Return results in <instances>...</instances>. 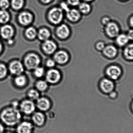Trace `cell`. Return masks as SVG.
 <instances>
[{
	"mask_svg": "<svg viewBox=\"0 0 133 133\" xmlns=\"http://www.w3.org/2000/svg\"><path fill=\"white\" fill-rule=\"evenodd\" d=\"M0 117L2 122L6 125L12 126L20 122L21 115L17 108L12 107L3 110Z\"/></svg>",
	"mask_w": 133,
	"mask_h": 133,
	"instance_id": "1",
	"label": "cell"
},
{
	"mask_svg": "<svg viewBox=\"0 0 133 133\" xmlns=\"http://www.w3.org/2000/svg\"><path fill=\"white\" fill-rule=\"evenodd\" d=\"M65 18V12L58 5L51 8L48 12V19L52 25H58L61 24Z\"/></svg>",
	"mask_w": 133,
	"mask_h": 133,
	"instance_id": "2",
	"label": "cell"
},
{
	"mask_svg": "<svg viewBox=\"0 0 133 133\" xmlns=\"http://www.w3.org/2000/svg\"><path fill=\"white\" fill-rule=\"evenodd\" d=\"M105 34L109 38H115L120 34V27L117 22L111 21L105 26Z\"/></svg>",
	"mask_w": 133,
	"mask_h": 133,
	"instance_id": "3",
	"label": "cell"
},
{
	"mask_svg": "<svg viewBox=\"0 0 133 133\" xmlns=\"http://www.w3.org/2000/svg\"><path fill=\"white\" fill-rule=\"evenodd\" d=\"M82 15L76 8H71L65 13V18L72 23L78 22L81 20Z\"/></svg>",
	"mask_w": 133,
	"mask_h": 133,
	"instance_id": "4",
	"label": "cell"
},
{
	"mask_svg": "<svg viewBox=\"0 0 133 133\" xmlns=\"http://www.w3.org/2000/svg\"><path fill=\"white\" fill-rule=\"evenodd\" d=\"M46 78L48 83L56 84L61 80V74L58 70L52 68L47 72Z\"/></svg>",
	"mask_w": 133,
	"mask_h": 133,
	"instance_id": "5",
	"label": "cell"
},
{
	"mask_svg": "<svg viewBox=\"0 0 133 133\" xmlns=\"http://www.w3.org/2000/svg\"><path fill=\"white\" fill-rule=\"evenodd\" d=\"M105 72L108 78L112 81L116 80L121 76L122 70L118 65H111L107 68Z\"/></svg>",
	"mask_w": 133,
	"mask_h": 133,
	"instance_id": "6",
	"label": "cell"
},
{
	"mask_svg": "<svg viewBox=\"0 0 133 133\" xmlns=\"http://www.w3.org/2000/svg\"><path fill=\"white\" fill-rule=\"evenodd\" d=\"M56 36L61 39H65L69 36L71 33L70 28L65 23H62L58 25L55 30Z\"/></svg>",
	"mask_w": 133,
	"mask_h": 133,
	"instance_id": "7",
	"label": "cell"
},
{
	"mask_svg": "<svg viewBox=\"0 0 133 133\" xmlns=\"http://www.w3.org/2000/svg\"><path fill=\"white\" fill-rule=\"evenodd\" d=\"M40 61V58L36 55L29 54L25 58V65L29 69H35L38 67Z\"/></svg>",
	"mask_w": 133,
	"mask_h": 133,
	"instance_id": "8",
	"label": "cell"
},
{
	"mask_svg": "<svg viewBox=\"0 0 133 133\" xmlns=\"http://www.w3.org/2000/svg\"><path fill=\"white\" fill-rule=\"evenodd\" d=\"M69 55L66 51L60 50L55 51L54 55V60L55 63L59 64L64 65L67 63L69 60Z\"/></svg>",
	"mask_w": 133,
	"mask_h": 133,
	"instance_id": "9",
	"label": "cell"
},
{
	"mask_svg": "<svg viewBox=\"0 0 133 133\" xmlns=\"http://www.w3.org/2000/svg\"><path fill=\"white\" fill-rule=\"evenodd\" d=\"M100 87L103 93L109 94L114 90L115 85L113 81L109 78H104L100 83Z\"/></svg>",
	"mask_w": 133,
	"mask_h": 133,
	"instance_id": "10",
	"label": "cell"
},
{
	"mask_svg": "<svg viewBox=\"0 0 133 133\" xmlns=\"http://www.w3.org/2000/svg\"><path fill=\"white\" fill-rule=\"evenodd\" d=\"M20 108L23 113L26 115H30L35 111L36 106L32 101L25 100L20 104Z\"/></svg>",
	"mask_w": 133,
	"mask_h": 133,
	"instance_id": "11",
	"label": "cell"
},
{
	"mask_svg": "<svg viewBox=\"0 0 133 133\" xmlns=\"http://www.w3.org/2000/svg\"><path fill=\"white\" fill-rule=\"evenodd\" d=\"M42 49L45 54L52 55L56 51L57 45L53 41L48 39L44 41L42 45Z\"/></svg>",
	"mask_w": 133,
	"mask_h": 133,
	"instance_id": "12",
	"label": "cell"
},
{
	"mask_svg": "<svg viewBox=\"0 0 133 133\" xmlns=\"http://www.w3.org/2000/svg\"><path fill=\"white\" fill-rule=\"evenodd\" d=\"M36 105L38 109L42 111H47L50 108L51 103L46 98H38L37 101Z\"/></svg>",
	"mask_w": 133,
	"mask_h": 133,
	"instance_id": "13",
	"label": "cell"
},
{
	"mask_svg": "<svg viewBox=\"0 0 133 133\" xmlns=\"http://www.w3.org/2000/svg\"><path fill=\"white\" fill-rule=\"evenodd\" d=\"M103 55L107 58H113L118 54V50L116 47L113 45H109L105 46L102 51Z\"/></svg>",
	"mask_w": 133,
	"mask_h": 133,
	"instance_id": "14",
	"label": "cell"
},
{
	"mask_svg": "<svg viewBox=\"0 0 133 133\" xmlns=\"http://www.w3.org/2000/svg\"><path fill=\"white\" fill-rule=\"evenodd\" d=\"M77 9L82 15H90L92 11V7L91 3L82 1L77 6Z\"/></svg>",
	"mask_w": 133,
	"mask_h": 133,
	"instance_id": "15",
	"label": "cell"
},
{
	"mask_svg": "<svg viewBox=\"0 0 133 133\" xmlns=\"http://www.w3.org/2000/svg\"><path fill=\"white\" fill-rule=\"evenodd\" d=\"M33 128V125L30 122H22L17 127L16 132L17 133H31Z\"/></svg>",
	"mask_w": 133,
	"mask_h": 133,
	"instance_id": "16",
	"label": "cell"
},
{
	"mask_svg": "<svg viewBox=\"0 0 133 133\" xmlns=\"http://www.w3.org/2000/svg\"><path fill=\"white\" fill-rule=\"evenodd\" d=\"M33 17L30 13L23 12L20 14L18 20L20 23L23 25H27L31 23L33 21Z\"/></svg>",
	"mask_w": 133,
	"mask_h": 133,
	"instance_id": "17",
	"label": "cell"
},
{
	"mask_svg": "<svg viewBox=\"0 0 133 133\" xmlns=\"http://www.w3.org/2000/svg\"><path fill=\"white\" fill-rule=\"evenodd\" d=\"M9 70L13 74L19 75L23 72V67L21 62L16 61L10 64Z\"/></svg>",
	"mask_w": 133,
	"mask_h": 133,
	"instance_id": "18",
	"label": "cell"
},
{
	"mask_svg": "<svg viewBox=\"0 0 133 133\" xmlns=\"http://www.w3.org/2000/svg\"><path fill=\"white\" fill-rule=\"evenodd\" d=\"M32 120L37 126H42L45 123V116L42 112H35L32 116Z\"/></svg>",
	"mask_w": 133,
	"mask_h": 133,
	"instance_id": "19",
	"label": "cell"
},
{
	"mask_svg": "<svg viewBox=\"0 0 133 133\" xmlns=\"http://www.w3.org/2000/svg\"><path fill=\"white\" fill-rule=\"evenodd\" d=\"M13 28L9 25H5L1 28V35L4 39H9L11 38L13 36Z\"/></svg>",
	"mask_w": 133,
	"mask_h": 133,
	"instance_id": "20",
	"label": "cell"
},
{
	"mask_svg": "<svg viewBox=\"0 0 133 133\" xmlns=\"http://www.w3.org/2000/svg\"><path fill=\"white\" fill-rule=\"evenodd\" d=\"M115 38L116 43L120 47L125 46L130 41L127 35L124 34H119Z\"/></svg>",
	"mask_w": 133,
	"mask_h": 133,
	"instance_id": "21",
	"label": "cell"
},
{
	"mask_svg": "<svg viewBox=\"0 0 133 133\" xmlns=\"http://www.w3.org/2000/svg\"><path fill=\"white\" fill-rule=\"evenodd\" d=\"M123 56L128 61H132L133 58V44L132 43L127 44L123 50Z\"/></svg>",
	"mask_w": 133,
	"mask_h": 133,
	"instance_id": "22",
	"label": "cell"
},
{
	"mask_svg": "<svg viewBox=\"0 0 133 133\" xmlns=\"http://www.w3.org/2000/svg\"><path fill=\"white\" fill-rule=\"evenodd\" d=\"M50 32L48 29L42 28L39 30L38 36L41 40L45 41L49 39L50 36Z\"/></svg>",
	"mask_w": 133,
	"mask_h": 133,
	"instance_id": "23",
	"label": "cell"
},
{
	"mask_svg": "<svg viewBox=\"0 0 133 133\" xmlns=\"http://www.w3.org/2000/svg\"><path fill=\"white\" fill-rule=\"evenodd\" d=\"M9 15L5 10L2 9L0 11V23H5L9 20Z\"/></svg>",
	"mask_w": 133,
	"mask_h": 133,
	"instance_id": "24",
	"label": "cell"
},
{
	"mask_svg": "<svg viewBox=\"0 0 133 133\" xmlns=\"http://www.w3.org/2000/svg\"><path fill=\"white\" fill-rule=\"evenodd\" d=\"M24 4V0H12L11 5L16 10H19L22 8Z\"/></svg>",
	"mask_w": 133,
	"mask_h": 133,
	"instance_id": "25",
	"label": "cell"
},
{
	"mask_svg": "<svg viewBox=\"0 0 133 133\" xmlns=\"http://www.w3.org/2000/svg\"><path fill=\"white\" fill-rule=\"evenodd\" d=\"M26 34L27 38L33 39L36 37L37 35V32L34 28L29 27L26 31Z\"/></svg>",
	"mask_w": 133,
	"mask_h": 133,
	"instance_id": "26",
	"label": "cell"
},
{
	"mask_svg": "<svg viewBox=\"0 0 133 133\" xmlns=\"http://www.w3.org/2000/svg\"><path fill=\"white\" fill-rule=\"evenodd\" d=\"M48 85L47 83L45 81L41 80L37 82L36 87L40 91H43L47 89Z\"/></svg>",
	"mask_w": 133,
	"mask_h": 133,
	"instance_id": "27",
	"label": "cell"
},
{
	"mask_svg": "<svg viewBox=\"0 0 133 133\" xmlns=\"http://www.w3.org/2000/svg\"><path fill=\"white\" fill-rule=\"evenodd\" d=\"M15 83L19 87H22L26 84V79L23 76H19L15 79Z\"/></svg>",
	"mask_w": 133,
	"mask_h": 133,
	"instance_id": "28",
	"label": "cell"
},
{
	"mask_svg": "<svg viewBox=\"0 0 133 133\" xmlns=\"http://www.w3.org/2000/svg\"><path fill=\"white\" fill-rule=\"evenodd\" d=\"M28 96L32 100H37L39 98V94L37 91L34 90H31L28 92Z\"/></svg>",
	"mask_w": 133,
	"mask_h": 133,
	"instance_id": "29",
	"label": "cell"
},
{
	"mask_svg": "<svg viewBox=\"0 0 133 133\" xmlns=\"http://www.w3.org/2000/svg\"><path fill=\"white\" fill-rule=\"evenodd\" d=\"M70 8H76L79 4L81 0H65Z\"/></svg>",
	"mask_w": 133,
	"mask_h": 133,
	"instance_id": "30",
	"label": "cell"
},
{
	"mask_svg": "<svg viewBox=\"0 0 133 133\" xmlns=\"http://www.w3.org/2000/svg\"><path fill=\"white\" fill-rule=\"evenodd\" d=\"M58 5L64 11L65 13L66 12L68 11L69 10V9L71 8L65 0L64 1H61L59 2V4Z\"/></svg>",
	"mask_w": 133,
	"mask_h": 133,
	"instance_id": "31",
	"label": "cell"
},
{
	"mask_svg": "<svg viewBox=\"0 0 133 133\" xmlns=\"http://www.w3.org/2000/svg\"><path fill=\"white\" fill-rule=\"evenodd\" d=\"M44 69L42 67H37L35 69L34 74L37 77H41L44 74Z\"/></svg>",
	"mask_w": 133,
	"mask_h": 133,
	"instance_id": "32",
	"label": "cell"
},
{
	"mask_svg": "<svg viewBox=\"0 0 133 133\" xmlns=\"http://www.w3.org/2000/svg\"><path fill=\"white\" fill-rule=\"evenodd\" d=\"M7 70L5 65L0 64V79L3 78L7 74Z\"/></svg>",
	"mask_w": 133,
	"mask_h": 133,
	"instance_id": "33",
	"label": "cell"
},
{
	"mask_svg": "<svg viewBox=\"0 0 133 133\" xmlns=\"http://www.w3.org/2000/svg\"><path fill=\"white\" fill-rule=\"evenodd\" d=\"M10 3L8 0H1L0 8L3 10H5L9 7Z\"/></svg>",
	"mask_w": 133,
	"mask_h": 133,
	"instance_id": "34",
	"label": "cell"
},
{
	"mask_svg": "<svg viewBox=\"0 0 133 133\" xmlns=\"http://www.w3.org/2000/svg\"><path fill=\"white\" fill-rule=\"evenodd\" d=\"M105 46V44L103 41H98L95 44L96 50L99 51H102Z\"/></svg>",
	"mask_w": 133,
	"mask_h": 133,
	"instance_id": "35",
	"label": "cell"
},
{
	"mask_svg": "<svg viewBox=\"0 0 133 133\" xmlns=\"http://www.w3.org/2000/svg\"><path fill=\"white\" fill-rule=\"evenodd\" d=\"M111 21V18L108 16H103L101 19V22L104 26H105Z\"/></svg>",
	"mask_w": 133,
	"mask_h": 133,
	"instance_id": "36",
	"label": "cell"
},
{
	"mask_svg": "<svg viewBox=\"0 0 133 133\" xmlns=\"http://www.w3.org/2000/svg\"><path fill=\"white\" fill-rule=\"evenodd\" d=\"M55 63L54 59H49L46 62V64L48 67L52 69L55 65Z\"/></svg>",
	"mask_w": 133,
	"mask_h": 133,
	"instance_id": "37",
	"label": "cell"
},
{
	"mask_svg": "<svg viewBox=\"0 0 133 133\" xmlns=\"http://www.w3.org/2000/svg\"><path fill=\"white\" fill-rule=\"evenodd\" d=\"M109 94V97L112 99H115L117 97V93L116 91H114V90L110 92Z\"/></svg>",
	"mask_w": 133,
	"mask_h": 133,
	"instance_id": "38",
	"label": "cell"
},
{
	"mask_svg": "<svg viewBox=\"0 0 133 133\" xmlns=\"http://www.w3.org/2000/svg\"><path fill=\"white\" fill-rule=\"evenodd\" d=\"M133 30L132 29L130 30L128 32V34H126L127 36L129 37V39L130 41L132 40L133 39Z\"/></svg>",
	"mask_w": 133,
	"mask_h": 133,
	"instance_id": "39",
	"label": "cell"
},
{
	"mask_svg": "<svg viewBox=\"0 0 133 133\" xmlns=\"http://www.w3.org/2000/svg\"><path fill=\"white\" fill-rule=\"evenodd\" d=\"M128 22H129V25L131 28H132L133 25V16L132 15H131V16H130L129 18V21H128Z\"/></svg>",
	"mask_w": 133,
	"mask_h": 133,
	"instance_id": "40",
	"label": "cell"
},
{
	"mask_svg": "<svg viewBox=\"0 0 133 133\" xmlns=\"http://www.w3.org/2000/svg\"><path fill=\"white\" fill-rule=\"evenodd\" d=\"M42 3L44 4H49L51 3L53 0H40Z\"/></svg>",
	"mask_w": 133,
	"mask_h": 133,
	"instance_id": "41",
	"label": "cell"
},
{
	"mask_svg": "<svg viewBox=\"0 0 133 133\" xmlns=\"http://www.w3.org/2000/svg\"><path fill=\"white\" fill-rule=\"evenodd\" d=\"M4 127L3 125L0 123V133H4Z\"/></svg>",
	"mask_w": 133,
	"mask_h": 133,
	"instance_id": "42",
	"label": "cell"
},
{
	"mask_svg": "<svg viewBox=\"0 0 133 133\" xmlns=\"http://www.w3.org/2000/svg\"><path fill=\"white\" fill-rule=\"evenodd\" d=\"M85 2H89V3H91L93 2L94 0H81Z\"/></svg>",
	"mask_w": 133,
	"mask_h": 133,
	"instance_id": "43",
	"label": "cell"
},
{
	"mask_svg": "<svg viewBox=\"0 0 133 133\" xmlns=\"http://www.w3.org/2000/svg\"><path fill=\"white\" fill-rule=\"evenodd\" d=\"M118 1L122 2H126L128 1L129 0H118Z\"/></svg>",
	"mask_w": 133,
	"mask_h": 133,
	"instance_id": "44",
	"label": "cell"
},
{
	"mask_svg": "<svg viewBox=\"0 0 133 133\" xmlns=\"http://www.w3.org/2000/svg\"><path fill=\"white\" fill-rule=\"evenodd\" d=\"M2 46L1 44L0 43V53L2 51Z\"/></svg>",
	"mask_w": 133,
	"mask_h": 133,
	"instance_id": "45",
	"label": "cell"
},
{
	"mask_svg": "<svg viewBox=\"0 0 133 133\" xmlns=\"http://www.w3.org/2000/svg\"><path fill=\"white\" fill-rule=\"evenodd\" d=\"M11 133V132H7V133Z\"/></svg>",
	"mask_w": 133,
	"mask_h": 133,
	"instance_id": "46",
	"label": "cell"
}]
</instances>
